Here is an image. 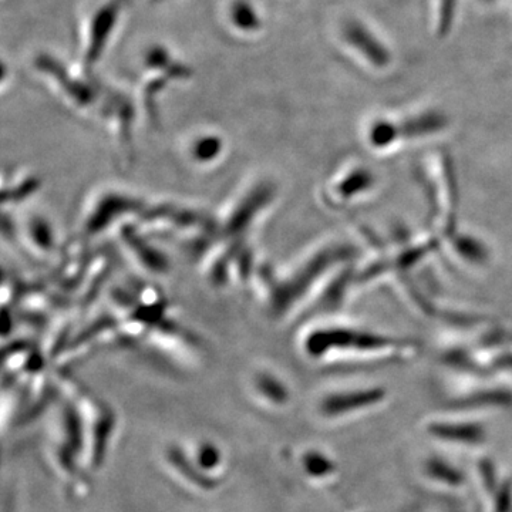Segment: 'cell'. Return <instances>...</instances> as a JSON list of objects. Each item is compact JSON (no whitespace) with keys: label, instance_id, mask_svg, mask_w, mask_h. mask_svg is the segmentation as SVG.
<instances>
[{"label":"cell","instance_id":"cell-4","mask_svg":"<svg viewBox=\"0 0 512 512\" xmlns=\"http://www.w3.org/2000/svg\"><path fill=\"white\" fill-rule=\"evenodd\" d=\"M437 434L447 439L467 440V441H480L481 431L477 427L471 426H441L436 429Z\"/></svg>","mask_w":512,"mask_h":512},{"label":"cell","instance_id":"cell-5","mask_svg":"<svg viewBox=\"0 0 512 512\" xmlns=\"http://www.w3.org/2000/svg\"><path fill=\"white\" fill-rule=\"evenodd\" d=\"M220 461V453H218L217 448L210 446H204L200 451V464L204 468H212L215 464H218Z\"/></svg>","mask_w":512,"mask_h":512},{"label":"cell","instance_id":"cell-6","mask_svg":"<svg viewBox=\"0 0 512 512\" xmlns=\"http://www.w3.org/2000/svg\"><path fill=\"white\" fill-rule=\"evenodd\" d=\"M156 2H160V0H156Z\"/></svg>","mask_w":512,"mask_h":512},{"label":"cell","instance_id":"cell-3","mask_svg":"<svg viewBox=\"0 0 512 512\" xmlns=\"http://www.w3.org/2000/svg\"><path fill=\"white\" fill-rule=\"evenodd\" d=\"M384 393L380 390H359V392L340 393L329 397L323 403V412L328 416H340L356 412V409L373 406L383 399Z\"/></svg>","mask_w":512,"mask_h":512},{"label":"cell","instance_id":"cell-2","mask_svg":"<svg viewBox=\"0 0 512 512\" xmlns=\"http://www.w3.org/2000/svg\"><path fill=\"white\" fill-rule=\"evenodd\" d=\"M221 19L228 35L238 40L258 39L264 33V15L255 0H227Z\"/></svg>","mask_w":512,"mask_h":512},{"label":"cell","instance_id":"cell-1","mask_svg":"<svg viewBox=\"0 0 512 512\" xmlns=\"http://www.w3.org/2000/svg\"><path fill=\"white\" fill-rule=\"evenodd\" d=\"M130 0H89L79 18V56L82 64L93 67L110 49Z\"/></svg>","mask_w":512,"mask_h":512}]
</instances>
